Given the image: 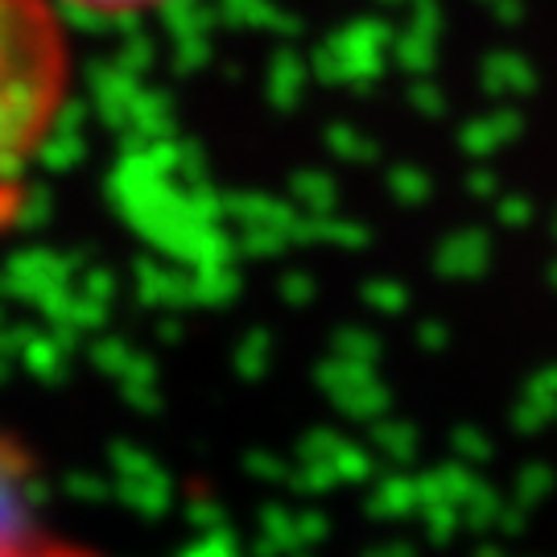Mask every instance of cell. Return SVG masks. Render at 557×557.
<instances>
[{
	"label": "cell",
	"mask_w": 557,
	"mask_h": 557,
	"mask_svg": "<svg viewBox=\"0 0 557 557\" xmlns=\"http://www.w3.org/2000/svg\"><path fill=\"white\" fill-rule=\"evenodd\" d=\"M0 557H103L96 549H87L79 541H62L38 529H21L0 520Z\"/></svg>",
	"instance_id": "obj_2"
},
{
	"label": "cell",
	"mask_w": 557,
	"mask_h": 557,
	"mask_svg": "<svg viewBox=\"0 0 557 557\" xmlns=\"http://www.w3.org/2000/svg\"><path fill=\"white\" fill-rule=\"evenodd\" d=\"M62 13H83V17H103V21H128V17H149L170 9L174 0H54Z\"/></svg>",
	"instance_id": "obj_3"
},
{
	"label": "cell",
	"mask_w": 557,
	"mask_h": 557,
	"mask_svg": "<svg viewBox=\"0 0 557 557\" xmlns=\"http://www.w3.org/2000/svg\"><path fill=\"white\" fill-rule=\"evenodd\" d=\"M75 87L71 25L54 0H0V227L17 220L29 182Z\"/></svg>",
	"instance_id": "obj_1"
}]
</instances>
